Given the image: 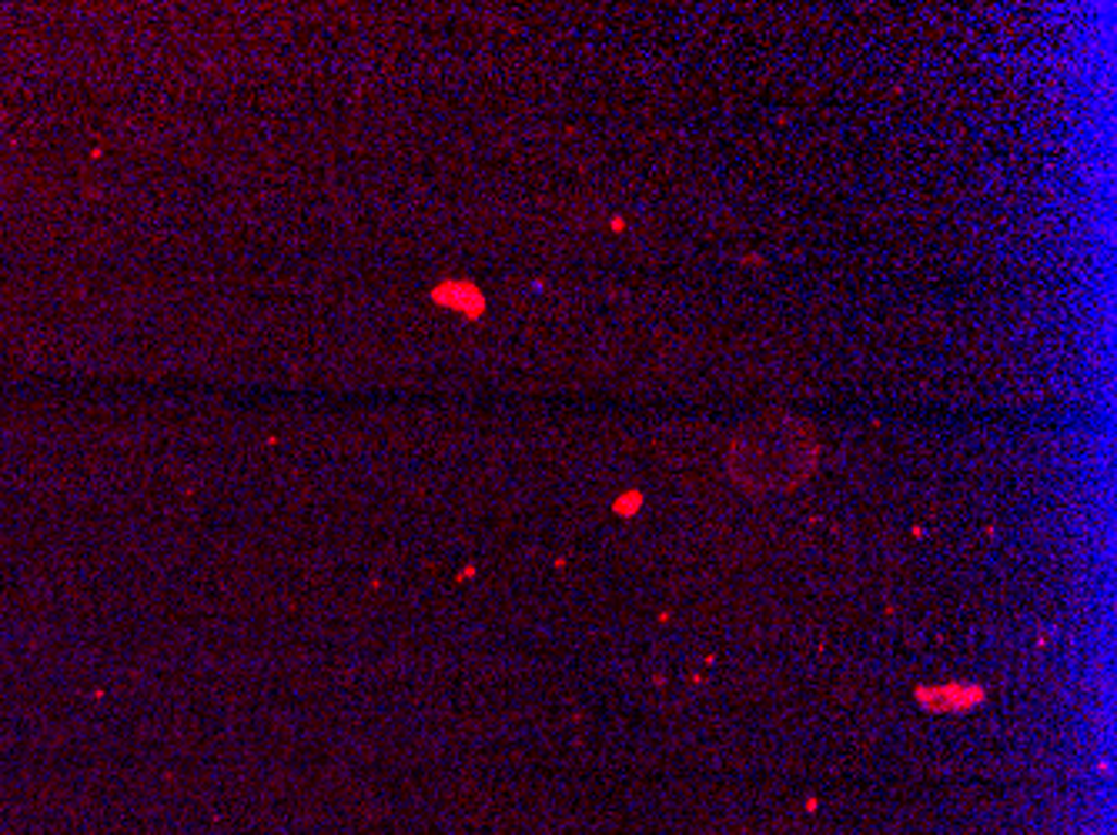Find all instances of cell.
<instances>
[{"label":"cell","instance_id":"obj_1","mask_svg":"<svg viewBox=\"0 0 1117 835\" xmlns=\"http://www.w3.org/2000/svg\"><path fill=\"white\" fill-rule=\"evenodd\" d=\"M817 451L820 445L814 425L796 414L777 411L753 418L733 435L727 465L730 475L749 491L793 488L814 475Z\"/></svg>","mask_w":1117,"mask_h":835},{"label":"cell","instance_id":"obj_2","mask_svg":"<svg viewBox=\"0 0 1117 835\" xmlns=\"http://www.w3.org/2000/svg\"><path fill=\"white\" fill-rule=\"evenodd\" d=\"M432 298H435V304L449 308V311H459L466 317H479L485 311V295L472 282H462V277H449V282H442L432 291Z\"/></svg>","mask_w":1117,"mask_h":835}]
</instances>
